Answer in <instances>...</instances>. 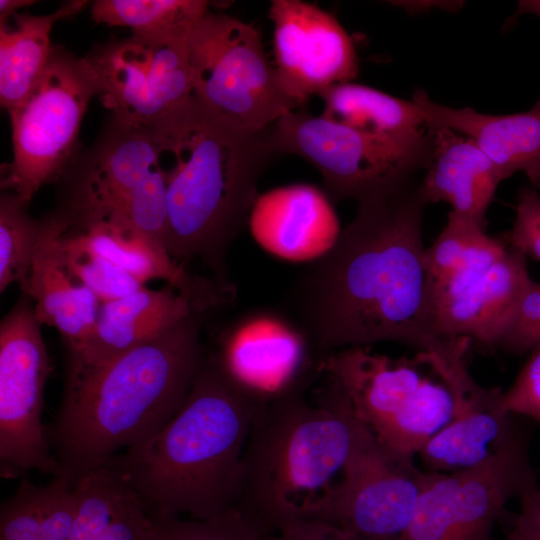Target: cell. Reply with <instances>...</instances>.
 Masks as SVG:
<instances>
[{
  "label": "cell",
  "instance_id": "4316f807",
  "mask_svg": "<svg viewBox=\"0 0 540 540\" xmlns=\"http://www.w3.org/2000/svg\"><path fill=\"white\" fill-rule=\"evenodd\" d=\"M454 404L447 386L426 377L419 389L375 437L393 459L413 462L424 445L453 418Z\"/></svg>",
  "mask_w": 540,
  "mask_h": 540
},
{
  "label": "cell",
  "instance_id": "7402d4cb",
  "mask_svg": "<svg viewBox=\"0 0 540 540\" xmlns=\"http://www.w3.org/2000/svg\"><path fill=\"white\" fill-rule=\"evenodd\" d=\"M433 150L421 178L426 201L447 202L452 211L486 226V213L502 182L495 166L470 138L445 127H429Z\"/></svg>",
  "mask_w": 540,
  "mask_h": 540
},
{
  "label": "cell",
  "instance_id": "f546056e",
  "mask_svg": "<svg viewBox=\"0 0 540 540\" xmlns=\"http://www.w3.org/2000/svg\"><path fill=\"white\" fill-rule=\"evenodd\" d=\"M60 248L69 274L92 291L101 303L125 297L145 287L134 276L99 254L81 230L69 225L61 237Z\"/></svg>",
  "mask_w": 540,
  "mask_h": 540
},
{
  "label": "cell",
  "instance_id": "277c9868",
  "mask_svg": "<svg viewBox=\"0 0 540 540\" xmlns=\"http://www.w3.org/2000/svg\"><path fill=\"white\" fill-rule=\"evenodd\" d=\"M264 405L230 377L216 353L207 354L175 416L103 465L123 475L153 519L215 517L234 506L246 442Z\"/></svg>",
  "mask_w": 540,
  "mask_h": 540
},
{
  "label": "cell",
  "instance_id": "d4e9b609",
  "mask_svg": "<svg viewBox=\"0 0 540 540\" xmlns=\"http://www.w3.org/2000/svg\"><path fill=\"white\" fill-rule=\"evenodd\" d=\"M86 3L70 1L47 15L16 12L12 26L0 23V102L7 111L20 106L40 80L52 53L54 24L78 13Z\"/></svg>",
  "mask_w": 540,
  "mask_h": 540
},
{
  "label": "cell",
  "instance_id": "52a82bcc",
  "mask_svg": "<svg viewBox=\"0 0 540 540\" xmlns=\"http://www.w3.org/2000/svg\"><path fill=\"white\" fill-rule=\"evenodd\" d=\"M193 96L236 125L261 132L301 108L285 92L257 29L209 11L188 37Z\"/></svg>",
  "mask_w": 540,
  "mask_h": 540
},
{
  "label": "cell",
  "instance_id": "7c38bea8",
  "mask_svg": "<svg viewBox=\"0 0 540 540\" xmlns=\"http://www.w3.org/2000/svg\"><path fill=\"white\" fill-rule=\"evenodd\" d=\"M166 191L150 127L112 119L107 131L74 168L67 211L71 227L137 220Z\"/></svg>",
  "mask_w": 540,
  "mask_h": 540
},
{
  "label": "cell",
  "instance_id": "6da1fadb",
  "mask_svg": "<svg viewBox=\"0 0 540 540\" xmlns=\"http://www.w3.org/2000/svg\"><path fill=\"white\" fill-rule=\"evenodd\" d=\"M422 175L358 203L336 244L295 279L285 309L321 357L395 342L443 348L434 328L423 244Z\"/></svg>",
  "mask_w": 540,
  "mask_h": 540
},
{
  "label": "cell",
  "instance_id": "4fadbf2b",
  "mask_svg": "<svg viewBox=\"0 0 540 540\" xmlns=\"http://www.w3.org/2000/svg\"><path fill=\"white\" fill-rule=\"evenodd\" d=\"M425 472L390 457L364 426L332 491L301 518L356 540H397L408 526Z\"/></svg>",
  "mask_w": 540,
  "mask_h": 540
},
{
  "label": "cell",
  "instance_id": "74e56055",
  "mask_svg": "<svg viewBox=\"0 0 540 540\" xmlns=\"http://www.w3.org/2000/svg\"><path fill=\"white\" fill-rule=\"evenodd\" d=\"M34 3L31 0H0V22L7 21L19 8Z\"/></svg>",
  "mask_w": 540,
  "mask_h": 540
},
{
  "label": "cell",
  "instance_id": "cb8c5ba5",
  "mask_svg": "<svg viewBox=\"0 0 540 540\" xmlns=\"http://www.w3.org/2000/svg\"><path fill=\"white\" fill-rule=\"evenodd\" d=\"M507 249L505 238L488 235L484 226L451 210L445 226L425 249L431 307L485 274Z\"/></svg>",
  "mask_w": 540,
  "mask_h": 540
},
{
  "label": "cell",
  "instance_id": "d590c367",
  "mask_svg": "<svg viewBox=\"0 0 540 540\" xmlns=\"http://www.w3.org/2000/svg\"><path fill=\"white\" fill-rule=\"evenodd\" d=\"M267 540H356L341 530L315 520L292 519Z\"/></svg>",
  "mask_w": 540,
  "mask_h": 540
},
{
  "label": "cell",
  "instance_id": "4dcf8cb0",
  "mask_svg": "<svg viewBox=\"0 0 540 540\" xmlns=\"http://www.w3.org/2000/svg\"><path fill=\"white\" fill-rule=\"evenodd\" d=\"M153 521L157 540H267L234 508L206 520L166 518Z\"/></svg>",
  "mask_w": 540,
  "mask_h": 540
},
{
  "label": "cell",
  "instance_id": "9a60e30c",
  "mask_svg": "<svg viewBox=\"0 0 540 540\" xmlns=\"http://www.w3.org/2000/svg\"><path fill=\"white\" fill-rule=\"evenodd\" d=\"M230 377L262 404L305 391L321 357L285 312L258 309L238 318L216 353Z\"/></svg>",
  "mask_w": 540,
  "mask_h": 540
},
{
  "label": "cell",
  "instance_id": "e0dca14e",
  "mask_svg": "<svg viewBox=\"0 0 540 540\" xmlns=\"http://www.w3.org/2000/svg\"><path fill=\"white\" fill-rule=\"evenodd\" d=\"M248 225L265 251L291 262L320 259L342 231L328 195L310 184L278 187L257 196Z\"/></svg>",
  "mask_w": 540,
  "mask_h": 540
},
{
  "label": "cell",
  "instance_id": "ffe728a7",
  "mask_svg": "<svg viewBox=\"0 0 540 540\" xmlns=\"http://www.w3.org/2000/svg\"><path fill=\"white\" fill-rule=\"evenodd\" d=\"M411 100L425 126L445 127L473 140L502 181L524 172L531 186L540 188V97L530 110L508 115L444 106L421 89Z\"/></svg>",
  "mask_w": 540,
  "mask_h": 540
},
{
  "label": "cell",
  "instance_id": "5bb4252c",
  "mask_svg": "<svg viewBox=\"0 0 540 540\" xmlns=\"http://www.w3.org/2000/svg\"><path fill=\"white\" fill-rule=\"evenodd\" d=\"M470 343L465 337L454 338L440 351L419 353L447 386L454 404L452 420L418 453L430 471L456 472L477 466L518 432L512 414L503 407V392L479 385L469 373Z\"/></svg>",
  "mask_w": 540,
  "mask_h": 540
},
{
  "label": "cell",
  "instance_id": "3957f363",
  "mask_svg": "<svg viewBox=\"0 0 540 540\" xmlns=\"http://www.w3.org/2000/svg\"><path fill=\"white\" fill-rule=\"evenodd\" d=\"M202 314H193L102 368L66 381L47 437L59 462L55 476L72 486L121 448L158 433L179 411L207 353Z\"/></svg>",
  "mask_w": 540,
  "mask_h": 540
},
{
  "label": "cell",
  "instance_id": "836d02e7",
  "mask_svg": "<svg viewBox=\"0 0 540 540\" xmlns=\"http://www.w3.org/2000/svg\"><path fill=\"white\" fill-rule=\"evenodd\" d=\"M505 240L510 248L540 262V194L535 188L520 189L515 221Z\"/></svg>",
  "mask_w": 540,
  "mask_h": 540
},
{
  "label": "cell",
  "instance_id": "8fae6325",
  "mask_svg": "<svg viewBox=\"0 0 540 540\" xmlns=\"http://www.w3.org/2000/svg\"><path fill=\"white\" fill-rule=\"evenodd\" d=\"M189 33L132 34L85 57L113 120L150 127L191 98Z\"/></svg>",
  "mask_w": 540,
  "mask_h": 540
},
{
  "label": "cell",
  "instance_id": "7a4b0ae2",
  "mask_svg": "<svg viewBox=\"0 0 540 540\" xmlns=\"http://www.w3.org/2000/svg\"><path fill=\"white\" fill-rule=\"evenodd\" d=\"M168 210L166 249L183 265L200 258L221 285L225 256L248 223L274 150L269 128L244 129L191 96L154 125Z\"/></svg>",
  "mask_w": 540,
  "mask_h": 540
},
{
  "label": "cell",
  "instance_id": "d6986e66",
  "mask_svg": "<svg viewBox=\"0 0 540 540\" xmlns=\"http://www.w3.org/2000/svg\"><path fill=\"white\" fill-rule=\"evenodd\" d=\"M532 282L526 257L508 246L485 274L432 304L436 333L442 339L465 337L498 347Z\"/></svg>",
  "mask_w": 540,
  "mask_h": 540
},
{
  "label": "cell",
  "instance_id": "f35d334b",
  "mask_svg": "<svg viewBox=\"0 0 540 540\" xmlns=\"http://www.w3.org/2000/svg\"><path fill=\"white\" fill-rule=\"evenodd\" d=\"M533 14L540 18V0H522L518 2L516 15Z\"/></svg>",
  "mask_w": 540,
  "mask_h": 540
},
{
  "label": "cell",
  "instance_id": "30bf717a",
  "mask_svg": "<svg viewBox=\"0 0 540 540\" xmlns=\"http://www.w3.org/2000/svg\"><path fill=\"white\" fill-rule=\"evenodd\" d=\"M31 301L23 294L0 324V471L5 478L24 477L30 470L59 472L41 421L52 367Z\"/></svg>",
  "mask_w": 540,
  "mask_h": 540
},
{
  "label": "cell",
  "instance_id": "e575fe53",
  "mask_svg": "<svg viewBox=\"0 0 540 540\" xmlns=\"http://www.w3.org/2000/svg\"><path fill=\"white\" fill-rule=\"evenodd\" d=\"M503 407L540 421V345L531 354L511 387L503 392Z\"/></svg>",
  "mask_w": 540,
  "mask_h": 540
},
{
  "label": "cell",
  "instance_id": "44dd1931",
  "mask_svg": "<svg viewBox=\"0 0 540 540\" xmlns=\"http://www.w3.org/2000/svg\"><path fill=\"white\" fill-rule=\"evenodd\" d=\"M68 227L62 213L44 220L22 293L34 301L35 315L41 325L57 329L71 354L82 347L93 330L101 301L77 283L65 267L60 243Z\"/></svg>",
  "mask_w": 540,
  "mask_h": 540
},
{
  "label": "cell",
  "instance_id": "f1b7e54d",
  "mask_svg": "<svg viewBox=\"0 0 540 540\" xmlns=\"http://www.w3.org/2000/svg\"><path fill=\"white\" fill-rule=\"evenodd\" d=\"M15 193L0 198V292L12 283L25 289L44 220H35Z\"/></svg>",
  "mask_w": 540,
  "mask_h": 540
},
{
  "label": "cell",
  "instance_id": "5b68a950",
  "mask_svg": "<svg viewBox=\"0 0 540 540\" xmlns=\"http://www.w3.org/2000/svg\"><path fill=\"white\" fill-rule=\"evenodd\" d=\"M364 425L327 380L265 404L244 449L233 508L264 536L301 519L332 491Z\"/></svg>",
  "mask_w": 540,
  "mask_h": 540
},
{
  "label": "cell",
  "instance_id": "9c48e42d",
  "mask_svg": "<svg viewBox=\"0 0 540 540\" xmlns=\"http://www.w3.org/2000/svg\"><path fill=\"white\" fill-rule=\"evenodd\" d=\"M519 433L481 464L425 472L410 522L397 540H489L507 502L537 484Z\"/></svg>",
  "mask_w": 540,
  "mask_h": 540
},
{
  "label": "cell",
  "instance_id": "ba28073f",
  "mask_svg": "<svg viewBox=\"0 0 540 540\" xmlns=\"http://www.w3.org/2000/svg\"><path fill=\"white\" fill-rule=\"evenodd\" d=\"M95 95L97 81L87 60L53 46L32 93L8 111L13 159L5 169L2 189L29 205L42 185L68 169L81 121Z\"/></svg>",
  "mask_w": 540,
  "mask_h": 540
},
{
  "label": "cell",
  "instance_id": "8d00e7d4",
  "mask_svg": "<svg viewBox=\"0 0 540 540\" xmlns=\"http://www.w3.org/2000/svg\"><path fill=\"white\" fill-rule=\"evenodd\" d=\"M520 498V513L509 534V540H540V488L526 489Z\"/></svg>",
  "mask_w": 540,
  "mask_h": 540
},
{
  "label": "cell",
  "instance_id": "2e32d148",
  "mask_svg": "<svg viewBox=\"0 0 540 540\" xmlns=\"http://www.w3.org/2000/svg\"><path fill=\"white\" fill-rule=\"evenodd\" d=\"M275 68L287 95L300 107L312 95L358 74L353 42L330 13L300 0H273Z\"/></svg>",
  "mask_w": 540,
  "mask_h": 540
},
{
  "label": "cell",
  "instance_id": "ac0fdd59",
  "mask_svg": "<svg viewBox=\"0 0 540 540\" xmlns=\"http://www.w3.org/2000/svg\"><path fill=\"white\" fill-rule=\"evenodd\" d=\"M193 314L199 313L168 284L101 303L90 335L78 351L69 354L66 381L102 368Z\"/></svg>",
  "mask_w": 540,
  "mask_h": 540
},
{
  "label": "cell",
  "instance_id": "8992f818",
  "mask_svg": "<svg viewBox=\"0 0 540 540\" xmlns=\"http://www.w3.org/2000/svg\"><path fill=\"white\" fill-rule=\"evenodd\" d=\"M269 135L275 154H293L320 172L334 201L357 203L383 195L421 176L430 165L432 129L381 136L314 115L305 107L280 117Z\"/></svg>",
  "mask_w": 540,
  "mask_h": 540
},
{
  "label": "cell",
  "instance_id": "1f68e13d",
  "mask_svg": "<svg viewBox=\"0 0 540 540\" xmlns=\"http://www.w3.org/2000/svg\"><path fill=\"white\" fill-rule=\"evenodd\" d=\"M75 516L72 485L61 476L43 487V516L38 540H69Z\"/></svg>",
  "mask_w": 540,
  "mask_h": 540
},
{
  "label": "cell",
  "instance_id": "83f0119b",
  "mask_svg": "<svg viewBox=\"0 0 540 540\" xmlns=\"http://www.w3.org/2000/svg\"><path fill=\"white\" fill-rule=\"evenodd\" d=\"M203 0H97L92 6L96 23L129 27L134 35L189 32L206 13Z\"/></svg>",
  "mask_w": 540,
  "mask_h": 540
},
{
  "label": "cell",
  "instance_id": "603a6c76",
  "mask_svg": "<svg viewBox=\"0 0 540 540\" xmlns=\"http://www.w3.org/2000/svg\"><path fill=\"white\" fill-rule=\"evenodd\" d=\"M72 487L75 516L69 540H157L153 519L119 471L97 467Z\"/></svg>",
  "mask_w": 540,
  "mask_h": 540
},
{
  "label": "cell",
  "instance_id": "484cf974",
  "mask_svg": "<svg viewBox=\"0 0 540 540\" xmlns=\"http://www.w3.org/2000/svg\"><path fill=\"white\" fill-rule=\"evenodd\" d=\"M318 96L324 104L322 116L367 133L401 136L425 126L412 100L400 99L369 86L339 83Z\"/></svg>",
  "mask_w": 540,
  "mask_h": 540
},
{
  "label": "cell",
  "instance_id": "d6a6232c",
  "mask_svg": "<svg viewBox=\"0 0 540 540\" xmlns=\"http://www.w3.org/2000/svg\"><path fill=\"white\" fill-rule=\"evenodd\" d=\"M540 345V282L533 281L523 295L515 316L498 347L514 353Z\"/></svg>",
  "mask_w": 540,
  "mask_h": 540
}]
</instances>
